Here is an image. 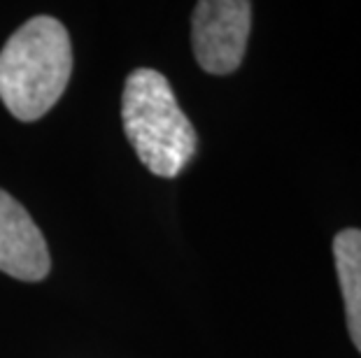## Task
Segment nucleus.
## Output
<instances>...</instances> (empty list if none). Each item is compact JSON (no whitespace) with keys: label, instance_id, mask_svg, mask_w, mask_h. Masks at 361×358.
Instances as JSON below:
<instances>
[{"label":"nucleus","instance_id":"nucleus-1","mask_svg":"<svg viewBox=\"0 0 361 358\" xmlns=\"http://www.w3.org/2000/svg\"><path fill=\"white\" fill-rule=\"evenodd\" d=\"M73 44L59 19L33 17L0 51V101L19 121L44 117L71 82Z\"/></svg>","mask_w":361,"mask_h":358},{"label":"nucleus","instance_id":"nucleus-2","mask_svg":"<svg viewBox=\"0 0 361 358\" xmlns=\"http://www.w3.org/2000/svg\"><path fill=\"white\" fill-rule=\"evenodd\" d=\"M121 124L140 163L157 177H178L196 156L198 135L159 70L137 68L126 77Z\"/></svg>","mask_w":361,"mask_h":358},{"label":"nucleus","instance_id":"nucleus-3","mask_svg":"<svg viewBox=\"0 0 361 358\" xmlns=\"http://www.w3.org/2000/svg\"><path fill=\"white\" fill-rule=\"evenodd\" d=\"M252 3L247 0H201L191 17V44L198 65L210 75L238 70L247 49Z\"/></svg>","mask_w":361,"mask_h":358},{"label":"nucleus","instance_id":"nucleus-4","mask_svg":"<svg viewBox=\"0 0 361 358\" xmlns=\"http://www.w3.org/2000/svg\"><path fill=\"white\" fill-rule=\"evenodd\" d=\"M49 270V247L40 228L17 198L0 188V272L21 281H40Z\"/></svg>","mask_w":361,"mask_h":358},{"label":"nucleus","instance_id":"nucleus-5","mask_svg":"<svg viewBox=\"0 0 361 358\" xmlns=\"http://www.w3.org/2000/svg\"><path fill=\"white\" fill-rule=\"evenodd\" d=\"M336 275L345 300L348 331L355 347L361 352V231L345 228L334 238Z\"/></svg>","mask_w":361,"mask_h":358}]
</instances>
